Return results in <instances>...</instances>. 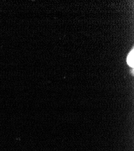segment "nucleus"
Instances as JSON below:
<instances>
[{
    "instance_id": "obj_1",
    "label": "nucleus",
    "mask_w": 134,
    "mask_h": 151,
    "mask_svg": "<svg viewBox=\"0 0 134 151\" xmlns=\"http://www.w3.org/2000/svg\"><path fill=\"white\" fill-rule=\"evenodd\" d=\"M127 62L130 67H133V49L131 50V52L128 56Z\"/></svg>"
}]
</instances>
